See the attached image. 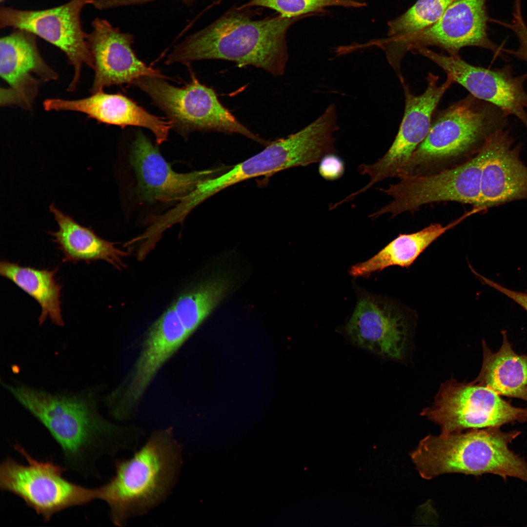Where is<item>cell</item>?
<instances>
[{
	"mask_svg": "<svg viewBox=\"0 0 527 527\" xmlns=\"http://www.w3.org/2000/svg\"><path fill=\"white\" fill-rule=\"evenodd\" d=\"M1 384L59 445L64 466L84 478L100 477L97 465L102 457L135 448L143 435L139 427L102 417L94 388L52 393L20 383Z\"/></svg>",
	"mask_w": 527,
	"mask_h": 527,
	"instance_id": "cell-1",
	"label": "cell"
},
{
	"mask_svg": "<svg viewBox=\"0 0 527 527\" xmlns=\"http://www.w3.org/2000/svg\"><path fill=\"white\" fill-rule=\"evenodd\" d=\"M248 7L232 8L209 26L188 36L174 47L165 63L222 60L239 66L260 68L275 77L282 75L288 58L286 33L300 17L280 15L253 20Z\"/></svg>",
	"mask_w": 527,
	"mask_h": 527,
	"instance_id": "cell-2",
	"label": "cell"
},
{
	"mask_svg": "<svg viewBox=\"0 0 527 527\" xmlns=\"http://www.w3.org/2000/svg\"><path fill=\"white\" fill-rule=\"evenodd\" d=\"M182 446L172 428L154 431L129 459H117L115 474L98 487L114 525L124 527L163 502L176 485L182 465Z\"/></svg>",
	"mask_w": 527,
	"mask_h": 527,
	"instance_id": "cell-3",
	"label": "cell"
},
{
	"mask_svg": "<svg viewBox=\"0 0 527 527\" xmlns=\"http://www.w3.org/2000/svg\"><path fill=\"white\" fill-rule=\"evenodd\" d=\"M520 434L491 427L429 435L410 456L420 476L426 480L447 473H491L527 482V464L508 447Z\"/></svg>",
	"mask_w": 527,
	"mask_h": 527,
	"instance_id": "cell-4",
	"label": "cell"
},
{
	"mask_svg": "<svg viewBox=\"0 0 527 527\" xmlns=\"http://www.w3.org/2000/svg\"><path fill=\"white\" fill-rule=\"evenodd\" d=\"M434 116V115H433ZM503 113L471 94L433 116L430 130L398 178L426 174L468 154L505 124Z\"/></svg>",
	"mask_w": 527,
	"mask_h": 527,
	"instance_id": "cell-5",
	"label": "cell"
},
{
	"mask_svg": "<svg viewBox=\"0 0 527 527\" xmlns=\"http://www.w3.org/2000/svg\"><path fill=\"white\" fill-rule=\"evenodd\" d=\"M191 74L190 81L180 88L154 77H142L133 84L148 95L167 115L172 128L184 137L194 131H216L239 134L265 146L269 143L242 124L212 88Z\"/></svg>",
	"mask_w": 527,
	"mask_h": 527,
	"instance_id": "cell-6",
	"label": "cell"
},
{
	"mask_svg": "<svg viewBox=\"0 0 527 527\" xmlns=\"http://www.w3.org/2000/svg\"><path fill=\"white\" fill-rule=\"evenodd\" d=\"M14 449L26 461L23 465L7 457L0 465V489L21 499L44 521L55 514L98 500V487L90 488L64 478L67 469L51 460L39 461L21 446Z\"/></svg>",
	"mask_w": 527,
	"mask_h": 527,
	"instance_id": "cell-7",
	"label": "cell"
},
{
	"mask_svg": "<svg viewBox=\"0 0 527 527\" xmlns=\"http://www.w3.org/2000/svg\"><path fill=\"white\" fill-rule=\"evenodd\" d=\"M260 153L232 166L198 186L196 196L200 202L220 191L252 178L273 174L286 169L320 162L334 151V138L328 125L317 119L294 134L271 142Z\"/></svg>",
	"mask_w": 527,
	"mask_h": 527,
	"instance_id": "cell-8",
	"label": "cell"
},
{
	"mask_svg": "<svg viewBox=\"0 0 527 527\" xmlns=\"http://www.w3.org/2000/svg\"><path fill=\"white\" fill-rule=\"evenodd\" d=\"M486 151L482 145L466 162L437 172L402 176L398 182L378 190L391 196L392 201L369 215L376 219L385 214L394 218L414 212L431 203L451 201L478 207L481 197L483 166Z\"/></svg>",
	"mask_w": 527,
	"mask_h": 527,
	"instance_id": "cell-9",
	"label": "cell"
},
{
	"mask_svg": "<svg viewBox=\"0 0 527 527\" xmlns=\"http://www.w3.org/2000/svg\"><path fill=\"white\" fill-rule=\"evenodd\" d=\"M422 415L439 426L441 433L500 427L527 421V408L516 407L492 389L475 382L451 379L443 384L433 405Z\"/></svg>",
	"mask_w": 527,
	"mask_h": 527,
	"instance_id": "cell-10",
	"label": "cell"
},
{
	"mask_svg": "<svg viewBox=\"0 0 527 527\" xmlns=\"http://www.w3.org/2000/svg\"><path fill=\"white\" fill-rule=\"evenodd\" d=\"M486 0H456L432 25L414 34L383 45L388 62L400 67L409 51L435 46L448 55L459 56L462 48L478 46L499 54L500 49L488 38L487 33Z\"/></svg>",
	"mask_w": 527,
	"mask_h": 527,
	"instance_id": "cell-11",
	"label": "cell"
},
{
	"mask_svg": "<svg viewBox=\"0 0 527 527\" xmlns=\"http://www.w3.org/2000/svg\"><path fill=\"white\" fill-rule=\"evenodd\" d=\"M94 0H71L61 6L41 10H20L1 7L0 27H12L38 36L63 51L73 66L74 74L68 90H75L81 69L86 65L94 69V61L82 30L81 12Z\"/></svg>",
	"mask_w": 527,
	"mask_h": 527,
	"instance_id": "cell-12",
	"label": "cell"
},
{
	"mask_svg": "<svg viewBox=\"0 0 527 527\" xmlns=\"http://www.w3.org/2000/svg\"><path fill=\"white\" fill-rule=\"evenodd\" d=\"M426 80V88L418 96L413 94L405 81L401 82L405 97V112L393 143L385 154L375 163L362 164L358 167L361 174L367 175L370 178V181L363 188L364 191L385 179L398 177L413 152L427 136L435 110L454 82L447 76L446 81L439 85V77L431 72Z\"/></svg>",
	"mask_w": 527,
	"mask_h": 527,
	"instance_id": "cell-13",
	"label": "cell"
},
{
	"mask_svg": "<svg viewBox=\"0 0 527 527\" xmlns=\"http://www.w3.org/2000/svg\"><path fill=\"white\" fill-rule=\"evenodd\" d=\"M415 52L436 63L470 94L496 106L506 117L516 116L527 128V74L515 76L508 65L493 70L472 65L460 56H446L426 47Z\"/></svg>",
	"mask_w": 527,
	"mask_h": 527,
	"instance_id": "cell-14",
	"label": "cell"
},
{
	"mask_svg": "<svg viewBox=\"0 0 527 527\" xmlns=\"http://www.w3.org/2000/svg\"><path fill=\"white\" fill-rule=\"evenodd\" d=\"M129 160L137 180V192L141 200L148 202H182L198 185L229 170L221 166L178 173L173 170L158 148L139 131L132 144Z\"/></svg>",
	"mask_w": 527,
	"mask_h": 527,
	"instance_id": "cell-15",
	"label": "cell"
},
{
	"mask_svg": "<svg viewBox=\"0 0 527 527\" xmlns=\"http://www.w3.org/2000/svg\"><path fill=\"white\" fill-rule=\"evenodd\" d=\"M36 36L15 29L0 40V75L8 85L1 89L0 105L29 109L39 86L57 79L38 50Z\"/></svg>",
	"mask_w": 527,
	"mask_h": 527,
	"instance_id": "cell-16",
	"label": "cell"
},
{
	"mask_svg": "<svg viewBox=\"0 0 527 527\" xmlns=\"http://www.w3.org/2000/svg\"><path fill=\"white\" fill-rule=\"evenodd\" d=\"M88 34V44L94 61L95 76L91 92L105 87L132 84L143 77L166 78L159 70L147 66L132 48L133 36L121 32L107 20L95 19Z\"/></svg>",
	"mask_w": 527,
	"mask_h": 527,
	"instance_id": "cell-17",
	"label": "cell"
},
{
	"mask_svg": "<svg viewBox=\"0 0 527 527\" xmlns=\"http://www.w3.org/2000/svg\"><path fill=\"white\" fill-rule=\"evenodd\" d=\"M409 324L406 313L398 306L365 295L358 301L345 331L356 345L384 357L399 360L405 354Z\"/></svg>",
	"mask_w": 527,
	"mask_h": 527,
	"instance_id": "cell-18",
	"label": "cell"
},
{
	"mask_svg": "<svg viewBox=\"0 0 527 527\" xmlns=\"http://www.w3.org/2000/svg\"><path fill=\"white\" fill-rule=\"evenodd\" d=\"M503 127L492 133L483 146L481 197L478 207L486 208L527 197V167L519 159L518 149Z\"/></svg>",
	"mask_w": 527,
	"mask_h": 527,
	"instance_id": "cell-19",
	"label": "cell"
},
{
	"mask_svg": "<svg viewBox=\"0 0 527 527\" xmlns=\"http://www.w3.org/2000/svg\"><path fill=\"white\" fill-rule=\"evenodd\" d=\"M43 105L47 111H77L99 122L122 128L127 126L145 128L154 134L159 144L167 140L172 129L170 121L150 114L121 93L108 94L101 91L79 100L48 99Z\"/></svg>",
	"mask_w": 527,
	"mask_h": 527,
	"instance_id": "cell-20",
	"label": "cell"
},
{
	"mask_svg": "<svg viewBox=\"0 0 527 527\" xmlns=\"http://www.w3.org/2000/svg\"><path fill=\"white\" fill-rule=\"evenodd\" d=\"M49 208L59 227L57 231L49 234L63 254V262L83 261L89 264L103 260L119 270L125 266L123 259L129 253L117 248L115 243L100 238L90 228L81 225L54 203Z\"/></svg>",
	"mask_w": 527,
	"mask_h": 527,
	"instance_id": "cell-21",
	"label": "cell"
},
{
	"mask_svg": "<svg viewBox=\"0 0 527 527\" xmlns=\"http://www.w3.org/2000/svg\"><path fill=\"white\" fill-rule=\"evenodd\" d=\"M475 213L472 209L445 226L431 223L416 232L400 234L373 257L352 266L349 272L353 277H363L390 266L409 267L439 237Z\"/></svg>",
	"mask_w": 527,
	"mask_h": 527,
	"instance_id": "cell-22",
	"label": "cell"
},
{
	"mask_svg": "<svg viewBox=\"0 0 527 527\" xmlns=\"http://www.w3.org/2000/svg\"><path fill=\"white\" fill-rule=\"evenodd\" d=\"M498 351L493 352L482 342L483 360L476 383L492 389L500 395L527 401V355H518L512 349L506 331Z\"/></svg>",
	"mask_w": 527,
	"mask_h": 527,
	"instance_id": "cell-23",
	"label": "cell"
},
{
	"mask_svg": "<svg viewBox=\"0 0 527 527\" xmlns=\"http://www.w3.org/2000/svg\"><path fill=\"white\" fill-rule=\"evenodd\" d=\"M57 269H37L6 261L0 263V274L36 301L41 307L40 325L49 318L59 326L64 325L61 314V285L55 280Z\"/></svg>",
	"mask_w": 527,
	"mask_h": 527,
	"instance_id": "cell-24",
	"label": "cell"
},
{
	"mask_svg": "<svg viewBox=\"0 0 527 527\" xmlns=\"http://www.w3.org/2000/svg\"><path fill=\"white\" fill-rule=\"evenodd\" d=\"M227 275L215 276L180 296L173 304L178 316L192 334L231 288Z\"/></svg>",
	"mask_w": 527,
	"mask_h": 527,
	"instance_id": "cell-25",
	"label": "cell"
},
{
	"mask_svg": "<svg viewBox=\"0 0 527 527\" xmlns=\"http://www.w3.org/2000/svg\"><path fill=\"white\" fill-rule=\"evenodd\" d=\"M455 0H418L405 13L388 22V37L380 41H395L429 27Z\"/></svg>",
	"mask_w": 527,
	"mask_h": 527,
	"instance_id": "cell-26",
	"label": "cell"
},
{
	"mask_svg": "<svg viewBox=\"0 0 527 527\" xmlns=\"http://www.w3.org/2000/svg\"><path fill=\"white\" fill-rule=\"evenodd\" d=\"M366 5L365 2L359 0H250L243 6L267 7L276 11L282 17L296 18L320 12L328 6L359 8Z\"/></svg>",
	"mask_w": 527,
	"mask_h": 527,
	"instance_id": "cell-27",
	"label": "cell"
},
{
	"mask_svg": "<svg viewBox=\"0 0 527 527\" xmlns=\"http://www.w3.org/2000/svg\"><path fill=\"white\" fill-rule=\"evenodd\" d=\"M508 26L515 32L519 41V46L515 50L506 49L504 50V52L527 62V27L520 10L514 11L512 24H508Z\"/></svg>",
	"mask_w": 527,
	"mask_h": 527,
	"instance_id": "cell-28",
	"label": "cell"
},
{
	"mask_svg": "<svg viewBox=\"0 0 527 527\" xmlns=\"http://www.w3.org/2000/svg\"><path fill=\"white\" fill-rule=\"evenodd\" d=\"M344 172V162L335 153L325 155L320 161L319 172L326 180H337L343 175Z\"/></svg>",
	"mask_w": 527,
	"mask_h": 527,
	"instance_id": "cell-29",
	"label": "cell"
},
{
	"mask_svg": "<svg viewBox=\"0 0 527 527\" xmlns=\"http://www.w3.org/2000/svg\"><path fill=\"white\" fill-rule=\"evenodd\" d=\"M475 276L484 284L487 285L507 296L527 311V293L510 290L486 278L478 272Z\"/></svg>",
	"mask_w": 527,
	"mask_h": 527,
	"instance_id": "cell-30",
	"label": "cell"
},
{
	"mask_svg": "<svg viewBox=\"0 0 527 527\" xmlns=\"http://www.w3.org/2000/svg\"><path fill=\"white\" fill-rule=\"evenodd\" d=\"M156 0H108V3L109 6L111 8L122 6L145 4L146 3L152 2ZM182 0L187 2L188 1H190V0Z\"/></svg>",
	"mask_w": 527,
	"mask_h": 527,
	"instance_id": "cell-31",
	"label": "cell"
},
{
	"mask_svg": "<svg viewBox=\"0 0 527 527\" xmlns=\"http://www.w3.org/2000/svg\"><path fill=\"white\" fill-rule=\"evenodd\" d=\"M5 0H0V2H2V1H5Z\"/></svg>",
	"mask_w": 527,
	"mask_h": 527,
	"instance_id": "cell-32",
	"label": "cell"
}]
</instances>
